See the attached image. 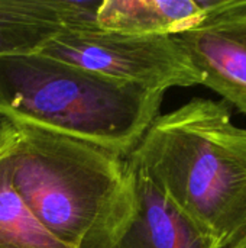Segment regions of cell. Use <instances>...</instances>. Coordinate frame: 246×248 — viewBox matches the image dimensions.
Returning <instances> with one entry per match:
<instances>
[{
	"label": "cell",
	"instance_id": "7a4b0ae2",
	"mask_svg": "<svg viewBox=\"0 0 246 248\" xmlns=\"http://www.w3.org/2000/svg\"><path fill=\"white\" fill-rule=\"evenodd\" d=\"M164 94L41 52L0 57V108L12 118L122 157L132 154L159 116Z\"/></svg>",
	"mask_w": 246,
	"mask_h": 248
},
{
	"label": "cell",
	"instance_id": "6da1fadb",
	"mask_svg": "<svg viewBox=\"0 0 246 248\" xmlns=\"http://www.w3.org/2000/svg\"><path fill=\"white\" fill-rule=\"evenodd\" d=\"M129 158L216 248L246 235V129L223 100L159 115Z\"/></svg>",
	"mask_w": 246,
	"mask_h": 248
},
{
	"label": "cell",
	"instance_id": "30bf717a",
	"mask_svg": "<svg viewBox=\"0 0 246 248\" xmlns=\"http://www.w3.org/2000/svg\"><path fill=\"white\" fill-rule=\"evenodd\" d=\"M20 135V124L0 108V155L7 153Z\"/></svg>",
	"mask_w": 246,
	"mask_h": 248
},
{
	"label": "cell",
	"instance_id": "8fae6325",
	"mask_svg": "<svg viewBox=\"0 0 246 248\" xmlns=\"http://www.w3.org/2000/svg\"><path fill=\"white\" fill-rule=\"evenodd\" d=\"M231 248H246V235L244 237V238H241L235 246H232Z\"/></svg>",
	"mask_w": 246,
	"mask_h": 248
},
{
	"label": "cell",
	"instance_id": "52a82bcc",
	"mask_svg": "<svg viewBox=\"0 0 246 248\" xmlns=\"http://www.w3.org/2000/svg\"><path fill=\"white\" fill-rule=\"evenodd\" d=\"M101 1L0 0V57L41 52L62 28H94Z\"/></svg>",
	"mask_w": 246,
	"mask_h": 248
},
{
	"label": "cell",
	"instance_id": "9c48e42d",
	"mask_svg": "<svg viewBox=\"0 0 246 248\" xmlns=\"http://www.w3.org/2000/svg\"><path fill=\"white\" fill-rule=\"evenodd\" d=\"M0 248H70L39 224L14 190L7 153L0 155Z\"/></svg>",
	"mask_w": 246,
	"mask_h": 248
},
{
	"label": "cell",
	"instance_id": "8992f818",
	"mask_svg": "<svg viewBox=\"0 0 246 248\" xmlns=\"http://www.w3.org/2000/svg\"><path fill=\"white\" fill-rule=\"evenodd\" d=\"M174 38L200 74V84L246 115V0H220Z\"/></svg>",
	"mask_w": 246,
	"mask_h": 248
},
{
	"label": "cell",
	"instance_id": "5b68a950",
	"mask_svg": "<svg viewBox=\"0 0 246 248\" xmlns=\"http://www.w3.org/2000/svg\"><path fill=\"white\" fill-rule=\"evenodd\" d=\"M78 248H216L128 157L113 199Z\"/></svg>",
	"mask_w": 246,
	"mask_h": 248
},
{
	"label": "cell",
	"instance_id": "ba28073f",
	"mask_svg": "<svg viewBox=\"0 0 246 248\" xmlns=\"http://www.w3.org/2000/svg\"><path fill=\"white\" fill-rule=\"evenodd\" d=\"M220 0H101L100 29L141 35H177L219 6Z\"/></svg>",
	"mask_w": 246,
	"mask_h": 248
},
{
	"label": "cell",
	"instance_id": "3957f363",
	"mask_svg": "<svg viewBox=\"0 0 246 248\" xmlns=\"http://www.w3.org/2000/svg\"><path fill=\"white\" fill-rule=\"evenodd\" d=\"M126 158L28 124H20L7 151L14 190L39 224L70 248L81 246L113 199Z\"/></svg>",
	"mask_w": 246,
	"mask_h": 248
},
{
	"label": "cell",
	"instance_id": "277c9868",
	"mask_svg": "<svg viewBox=\"0 0 246 248\" xmlns=\"http://www.w3.org/2000/svg\"><path fill=\"white\" fill-rule=\"evenodd\" d=\"M41 54L117 81L165 93L202 83L188 54L170 35L141 36L96 28H62Z\"/></svg>",
	"mask_w": 246,
	"mask_h": 248
}]
</instances>
